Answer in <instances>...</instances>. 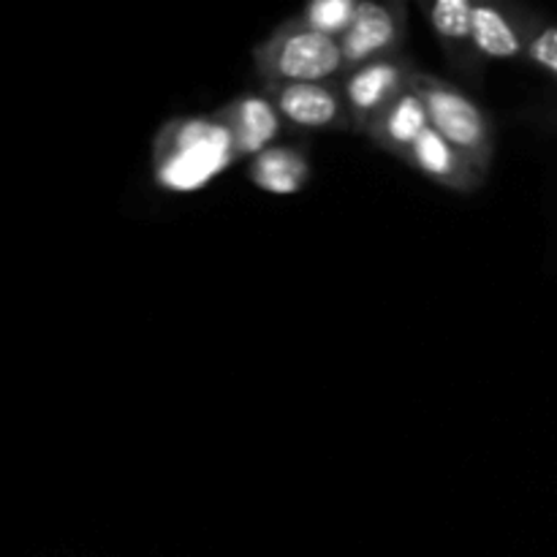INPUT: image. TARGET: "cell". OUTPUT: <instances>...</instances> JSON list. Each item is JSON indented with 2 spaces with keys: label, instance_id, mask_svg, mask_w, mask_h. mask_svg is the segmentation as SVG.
Here are the masks:
<instances>
[{
  "label": "cell",
  "instance_id": "1",
  "mask_svg": "<svg viewBox=\"0 0 557 557\" xmlns=\"http://www.w3.org/2000/svg\"><path fill=\"white\" fill-rule=\"evenodd\" d=\"M234 161L228 134L212 114L169 120L152 141V177L172 194L205 188Z\"/></svg>",
  "mask_w": 557,
  "mask_h": 557
},
{
  "label": "cell",
  "instance_id": "2",
  "mask_svg": "<svg viewBox=\"0 0 557 557\" xmlns=\"http://www.w3.org/2000/svg\"><path fill=\"white\" fill-rule=\"evenodd\" d=\"M411 90L422 98L428 123L479 172L490 174L495 158V128L487 112L468 92L435 74L413 71Z\"/></svg>",
  "mask_w": 557,
  "mask_h": 557
},
{
  "label": "cell",
  "instance_id": "3",
  "mask_svg": "<svg viewBox=\"0 0 557 557\" xmlns=\"http://www.w3.org/2000/svg\"><path fill=\"white\" fill-rule=\"evenodd\" d=\"M253 63L264 85H315L343 74L337 38L297 30L286 22L253 49Z\"/></svg>",
  "mask_w": 557,
  "mask_h": 557
},
{
  "label": "cell",
  "instance_id": "4",
  "mask_svg": "<svg viewBox=\"0 0 557 557\" xmlns=\"http://www.w3.org/2000/svg\"><path fill=\"white\" fill-rule=\"evenodd\" d=\"M413 65L403 58H381L359 65V69L346 71V79L337 87L346 107L348 125L354 131H364V125L386 107L395 101L400 92L411 87Z\"/></svg>",
  "mask_w": 557,
  "mask_h": 557
},
{
  "label": "cell",
  "instance_id": "5",
  "mask_svg": "<svg viewBox=\"0 0 557 557\" xmlns=\"http://www.w3.org/2000/svg\"><path fill=\"white\" fill-rule=\"evenodd\" d=\"M403 38H406L403 3H357L351 22L337 36L343 71L359 69L370 60L392 58Z\"/></svg>",
  "mask_w": 557,
  "mask_h": 557
},
{
  "label": "cell",
  "instance_id": "6",
  "mask_svg": "<svg viewBox=\"0 0 557 557\" xmlns=\"http://www.w3.org/2000/svg\"><path fill=\"white\" fill-rule=\"evenodd\" d=\"M264 96L275 107L283 125L297 131H337L348 125L346 107L330 82L315 85H264Z\"/></svg>",
  "mask_w": 557,
  "mask_h": 557
},
{
  "label": "cell",
  "instance_id": "7",
  "mask_svg": "<svg viewBox=\"0 0 557 557\" xmlns=\"http://www.w3.org/2000/svg\"><path fill=\"white\" fill-rule=\"evenodd\" d=\"M212 117H215L218 123L223 125V131L228 134V141H232V150L237 158H256L259 152H264L267 147H272V141H275L277 134L283 131L281 117H277L270 98L256 96V92L223 103Z\"/></svg>",
  "mask_w": 557,
  "mask_h": 557
},
{
  "label": "cell",
  "instance_id": "8",
  "mask_svg": "<svg viewBox=\"0 0 557 557\" xmlns=\"http://www.w3.org/2000/svg\"><path fill=\"white\" fill-rule=\"evenodd\" d=\"M400 161H406L413 172L428 177L430 183L441 185V188L446 190H455V194H473V190L482 188L484 180H487V174L479 172L466 156H460V152H457L449 141L441 139L433 128L424 131Z\"/></svg>",
  "mask_w": 557,
  "mask_h": 557
},
{
  "label": "cell",
  "instance_id": "9",
  "mask_svg": "<svg viewBox=\"0 0 557 557\" xmlns=\"http://www.w3.org/2000/svg\"><path fill=\"white\" fill-rule=\"evenodd\" d=\"M531 11L509 9L498 3L471 5V41L482 60L525 58Z\"/></svg>",
  "mask_w": 557,
  "mask_h": 557
},
{
  "label": "cell",
  "instance_id": "10",
  "mask_svg": "<svg viewBox=\"0 0 557 557\" xmlns=\"http://www.w3.org/2000/svg\"><path fill=\"white\" fill-rule=\"evenodd\" d=\"M471 0H422L419 3L446 58L462 74H479V65H482V58L471 41Z\"/></svg>",
  "mask_w": 557,
  "mask_h": 557
},
{
  "label": "cell",
  "instance_id": "11",
  "mask_svg": "<svg viewBox=\"0 0 557 557\" xmlns=\"http://www.w3.org/2000/svg\"><path fill=\"white\" fill-rule=\"evenodd\" d=\"M430 128L428 112H424V103L417 92L408 87L406 92L395 98L392 103H386L368 125H364V134L373 141L375 147H381L389 156L403 158L411 150L413 141Z\"/></svg>",
  "mask_w": 557,
  "mask_h": 557
},
{
  "label": "cell",
  "instance_id": "12",
  "mask_svg": "<svg viewBox=\"0 0 557 557\" xmlns=\"http://www.w3.org/2000/svg\"><path fill=\"white\" fill-rule=\"evenodd\" d=\"M248 180L264 194H299L310 180V161L297 147L272 145L256 158H250Z\"/></svg>",
  "mask_w": 557,
  "mask_h": 557
},
{
  "label": "cell",
  "instance_id": "13",
  "mask_svg": "<svg viewBox=\"0 0 557 557\" xmlns=\"http://www.w3.org/2000/svg\"><path fill=\"white\" fill-rule=\"evenodd\" d=\"M354 11H357V0H315V3L305 5L299 14H294L292 20H286V25L337 38L348 27Z\"/></svg>",
  "mask_w": 557,
  "mask_h": 557
},
{
  "label": "cell",
  "instance_id": "14",
  "mask_svg": "<svg viewBox=\"0 0 557 557\" xmlns=\"http://www.w3.org/2000/svg\"><path fill=\"white\" fill-rule=\"evenodd\" d=\"M525 58L557 82V25L531 16L525 38Z\"/></svg>",
  "mask_w": 557,
  "mask_h": 557
}]
</instances>
